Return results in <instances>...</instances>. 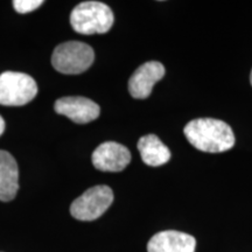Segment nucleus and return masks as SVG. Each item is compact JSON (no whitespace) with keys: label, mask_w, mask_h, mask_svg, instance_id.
I'll return each instance as SVG.
<instances>
[{"label":"nucleus","mask_w":252,"mask_h":252,"mask_svg":"<svg viewBox=\"0 0 252 252\" xmlns=\"http://www.w3.org/2000/svg\"><path fill=\"white\" fill-rule=\"evenodd\" d=\"M112 202L113 191L109 186H94L71 203L70 214L78 220H94L108 210Z\"/></svg>","instance_id":"5"},{"label":"nucleus","mask_w":252,"mask_h":252,"mask_svg":"<svg viewBox=\"0 0 252 252\" xmlns=\"http://www.w3.org/2000/svg\"><path fill=\"white\" fill-rule=\"evenodd\" d=\"M94 60V49L81 41H68L54 49L52 64L55 70L67 75H77L88 70Z\"/></svg>","instance_id":"3"},{"label":"nucleus","mask_w":252,"mask_h":252,"mask_svg":"<svg viewBox=\"0 0 252 252\" xmlns=\"http://www.w3.org/2000/svg\"><path fill=\"white\" fill-rule=\"evenodd\" d=\"M165 76V67L160 62L150 61L141 64L128 81V93L133 98L145 99L152 93L153 86Z\"/></svg>","instance_id":"8"},{"label":"nucleus","mask_w":252,"mask_h":252,"mask_svg":"<svg viewBox=\"0 0 252 252\" xmlns=\"http://www.w3.org/2000/svg\"><path fill=\"white\" fill-rule=\"evenodd\" d=\"M138 150L141 159L147 166H162L171 159V151L154 134L141 137L138 141Z\"/></svg>","instance_id":"11"},{"label":"nucleus","mask_w":252,"mask_h":252,"mask_svg":"<svg viewBox=\"0 0 252 252\" xmlns=\"http://www.w3.org/2000/svg\"><path fill=\"white\" fill-rule=\"evenodd\" d=\"M250 83H251V86H252V70H251V74H250Z\"/></svg>","instance_id":"14"},{"label":"nucleus","mask_w":252,"mask_h":252,"mask_svg":"<svg viewBox=\"0 0 252 252\" xmlns=\"http://www.w3.org/2000/svg\"><path fill=\"white\" fill-rule=\"evenodd\" d=\"M196 239L185 232L167 230L150 239L147 252H195Z\"/></svg>","instance_id":"9"},{"label":"nucleus","mask_w":252,"mask_h":252,"mask_svg":"<svg viewBox=\"0 0 252 252\" xmlns=\"http://www.w3.org/2000/svg\"><path fill=\"white\" fill-rule=\"evenodd\" d=\"M19 190V168L11 153L0 150V201L8 202Z\"/></svg>","instance_id":"10"},{"label":"nucleus","mask_w":252,"mask_h":252,"mask_svg":"<svg viewBox=\"0 0 252 252\" xmlns=\"http://www.w3.org/2000/svg\"><path fill=\"white\" fill-rule=\"evenodd\" d=\"M43 4L42 0H14L13 7L18 13L26 14L35 11Z\"/></svg>","instance_id":"12"},{"label":"nucleus","mask_w":252,"mask_h":252,"mask_svg":"<svg viewBox=\"0 0 252 252\" xmlns=\"http://www.w3.org/2000/svg\"><path fill=\"white\" fill-rule=\"evenodd\" d=\"M5 131V121L2 119L1 116H0V135L4 133Z\"/></svg>","instance_id":"13"},{"label":"nucleus","mask_w":252,"mask_h":252,"mask_svg":"<svg viewBox=\"0 0 252 252\" xmlns=\"http://www.w3.org/2000/svg\"><path fill=\"white\" fill-rule=\"evenodd\" d=\"M185 135L195 149L202 152H225L235 145V134L231 127L219 119H194L185 126Z\"/></svg>","instance_id":"1"},{"label":"nucleus","mask_w":252,"mask_h":252,"mask_svg":"<svg viewBox=\"0 0 252 252\" xmlns=\"http://www.w3.org/2000/svg\"><path fill=\"white\" fill-rule=\"evenodd\" d=\"M93 163L98 171L121 172L131 161V153L124 145L106 141L100 144L93 153Z\"/></svg>","instance_id":"6"},{"label":"nucleus","mask_w":252,"mask_h":252,"mask_svg":"<svg viewBox=\"0 0 252 252\" xmlns=\"http://www.w3.org/2000/svg\"><path fill=\"white\" fill-rule=\"evenodd\" d=\"M36 94V82L30 75L17 71H5L0 75V105H26Z\"/></svg>","instance_id":"4"},{"label":"nucleus","mask_w":252,"mask_h":252,"mask_svg":"<svg viewBox=\"0 0 252 252\" xmlns=\"http://www.w3.org/2000/svg\"><path fill=\"white\" fill-rule=\"evenodd\" d=\"M55 111L77 124H87L98 118L100 109L97 103L87 97H62L54 105Z\"/></svg>","instance_id":"7"},{"label":"nucleus","mask_w":252,"mask_h":252,"mask_svg":"<svg viewBox=\"0 0 252 252\" xmlns=\"http://www.w3.org/2000/svg\"><path fill=\"white\" fill-rule=\"evenodd\" d=\"M115 17L111 8L100 1H84L72 9V30L84 35L104 34L111 30Z\"/></svg>","instance_id":"2"}]
</instances>
